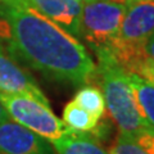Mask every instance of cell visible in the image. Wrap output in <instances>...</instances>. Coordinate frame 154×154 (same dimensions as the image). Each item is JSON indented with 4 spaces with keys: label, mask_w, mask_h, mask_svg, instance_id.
Here are the masks:
<instances>
[{
    "label": "cell",
    "mask_w": 154,
    "mask_h": 154,
    "mask_svg": "<svg viewBox=\"0 0 154 154\" xmlns=\"http://www.w3.org/2000/svg\"><path fill=\"white\" fill-rule=\"evenodd\" d=\"M132 137L148 154H154V128L146 126L137 131Z\"/></svg>",
    "instance_id": "cell-14"
},
{
    "label": "cell",
    "mask_w": 154,
    "mask_h": 154,
    "mask_svg": "<svg viewBox=\"0 0 154 154\" xmlns=\"http://www.w3.org/2000/svg\"><path fill=\"white\" fill-rule=\"evenodd\" d=\"M0 102L9 118L50 143L72 134L63 121L51 112L50 105L48 104L28 96L5 93H0Z\"/></svg>",
    "instance_id": "cell-5"
},
{
    "label": "cell",
    "mask_w": 154,
    "mask_h": 154,
    "mask_svg": "<svg viewBox=\"0 0 154 154\" xmlns=\"http://www.w3.org/2000/svg\"><path fill=\"white\" fill-rule=\"evenodd\" d=\"M126 2H144V0H126Z\"/></svg>",
    "instance_id": "cell-19"
},
{
    "label": "cell",
    "mask_w": 154,
    "mask_h": 154,
    "mask_svg": "<svg viewBox=\"0 0 154 154\" xmlns=\"http://www.w3.org/2000/svg\"><path fill=\"white\" fill-rule=\"evenodd\" d=\"M0 4H9V5H31L30 0H0Z\"/></svg>",
    "instance_id": "cell-17"
},
{
    "label": "cell",
    "mask_w": 154,
    "mask_h": 154,
    "mask_svg": "<svg viewBox=\"0 0 154 154\" xmlns=\"http://www.w3.org/2000/svg\"><path fill=\"white\" fill-rule=\"evenodd\" d=\"M0 41L53 81L84 86L96 79V66L79 38L31 5L0 4Z\"/></svg>",
    "instance_id": "cell-1"
},
{
    "label": "cell",
    "mask_w": 154,
    "mask_h": 154,
    "mask_svg": "<svg viewBox=\"0 0 154 154\" xmlns=\"http://www.w3.org/2000/svg\"><path fill=\"white\" fill-rule=\"evenodd\" d=\"M73 102L79 104L81 108L88 110L89 113L102 119L105 112V102L102 90L94 85H84L77 91Z\"/></svg>",
    "instance_id": "cell-12"
},
{
    "label": "cell",
    "mask_w": 154,
    "mask_h": 154,
    "mask_svg": "<svg viewBox=\"0 0 154 154\" xmlns=\"http://www.w3.org/2000/svg\"><path fill=\"white\" fill-rule=\"evenodd\" d=\"M95 55L98 58L96 77L100 81L105 108L118 126L119 134L134 136L148 125L139 110L128 72L107 51H99Z\"/></svg>",
    "instance_id": "cell-2"
},
{
    "label": "cell",
    "mask_w": 154,
    "mask_h": 154,
    "mask_svg": "<svg viewBox=\"0 0 154 154\" xmlns=\"http://www.w3.org/2000/svg\"><path fill=\"white\" fill-rule=\"evenodd\" d=\"M126 0H88L82 3L80 38L95 54L108 51L118 38Z\"/></svg>",
    "instance_id": "cell-4"
},
{
    "label": "cell",
    "mask_w": 154,
    "mask_h": 154,
    "mask_svg": "<svg viewBox=\"0 0 154 154\" xmlns=\"http://www.w3.org/2000/svg\"><path fill=\"white\" fill-rule=\"evenodd\" d=\"M76 2H80V3H85V2H88V0H76Z\"/></svg>",
    "instance_id": "cell-20"
},
{
    "label": "cell",
    "mask_w": 154,
    "mask_h": 154,
    "mask_svg": "<svg viewBox=\"0 0 154 154\" xmlns=\"http://www.w3.org/2000/svg\"><path fill=\"white\" fill-rule=\"evenodd\" d=\"M55 154H108L91 134L72 132L60 140L53 141Z\"/></svg>",
    "instance_id": "cell-9"
},
{
    "label": "cell",
    "mask_w": 154,
    "mask_h": 154,
    "mask_svg": "<svg viewBox=\"0 0 154 154\" xmlns=\"http://www.w3.org/2000/svg\"><path fill=\"white\" fill-rule=\"evenodd\" d=\"M30 3L36 11L80 38L82 3L76 0H30Z\"/></svg>",
    "instance_id": "cell-8"
},
{
    "label": "cell",
    "mask_w": 154,
    "mask_h": 154,
    "mask_svg": "<svg viewBox=\"0 0 154 154\" xmlns=\"http://www.w3.org/2000/svg\"><path fill=\"white\" fill-rule=\"evenodd\" d=\"M144 54H145L146 58L154 62V35L149 37L146 42L144 44Z\"/></svg>",
    "instance_id": "cell-16"
},
{
    "label": "cell",
    "mask_w": 154,
    "mask_h": 154,
    "mask_svg": "<svg viewBox=\"0 0 154 154\" xmlns=\"http://www.w3.org/2000/svg\"><path fill=\"white\" fill-rule=\"evenodd\" d=\"M62 121L67 128L77 134H93L99 127V118L81 108L73 100L66 104Z\"/></svg>",
    "instance_id": "cell-11"
},
{
    "label": "cell",
    "mask_w": 154,
    "mask_h": 154,
    "mask_svg": "<svg viewBox=\"0 0 154 154\" xmlns=\"http://www.w3.org/2000/svg\"><path fill=\"white\" fill-rule=\"evenodd\" d=\"M0 93L28 96L48 104L46 96L28 72L18 64L8 48L0 41Z\"/></svg>",
    "instance_id": "cell-6"
},
{
    "label": "cell",
    "mask_w": 154,
    "mask_h": 154,
    "mask_svg": "<svg viewBox=\"0 0 154 154\" xmlns=\"http://www.w3.org/2000/svg\"><path fill=\"white\" fill-rule=\"evenodd\" d=\"M154 35V0L127 2L118 38L107 51L127 72L143 59L144 44Z\"/></svg>",
    "instance_id": "cell-3"
},
{
    "label": "cell",
    "mask_w": 154,
    "mask_h": 154,
    "mask_svg": "<svg viewBox=\"0 0 154 154\" xmlns=\"http://www.w3.org/2000/svg\"><path fill=\"white\" fill-rule=\"evenodd\" d=\"M131 73H136L143 79H145L149 81L152 85H154V62L149 58L144 57L143 59H140L131 68Z\"/></svg>",
    "instance_id": "cell-15"
},
{
    "label": "cell",
    "mask_w": 154,
    "mask_h": 154,
    "mask_svg": "<svg viewBox=\"0 0 154 154\" xmlns=\"http://www.w3.org/2000/svg\"><path fill=\"white\" fill-rule=\"evenodd\" d=\"M108 154H148L139 144L134 140L132 136L125 134H119L116 137L112 148Z\"/></svg>",
    "instance_id": "cell-13"
},
{
    "label": "cell",
    "mask_w": 154,
    "mask_h": 154,
    "mask_svg": "<svg viewBox=\"0 0 154 154\" xmlns=\"http://www.w3.org/2000/svg\"><path fill=\"white\" fill-rule=\"evenodd\" d=\"M128 80L134 90L141 117L149 127L154 128V85L131 72H128Z\"/></svg>",
    "instance_id": "cell-10"
},
{
    "label": "cell",
    "mask_w": 154,
    "mask_h": 154,
    "mask_svg": "<svg viewBox=\"0 0 154 154\" xmlns=\"http://www.w3.org/2000/svg\"><path fill=\"white\" fill-rule=\"evenodd\" d=\"M0 154H55V150L50 141L9 118L0 123Z\"/></svg>",
    "instance_id": "cell-7"
},
{
    "label": "cell",
    "mask_w": 154,
    "mask_h": 154,
    "mask_svg": "<svg viewBox=\"0 0 154 154\" xmlns=\"http://www.w3.org/2000/svg\"><path fill=\"white\" fill-rule=\"evenodd\" d=\"M7 119H9V116H8V113H7L5 108L3 107L2 102H0V123L4 122V121H7Z\"/></svg>",
    "instance_id": "cell-18"
}]
</instances>
